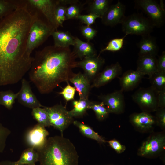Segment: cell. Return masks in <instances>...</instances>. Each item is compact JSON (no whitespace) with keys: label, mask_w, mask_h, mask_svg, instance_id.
Here are the masks:
<instances>
[{"label":"cell","mask_w":165,"mask_h":165,"mask_svg":"<svg viewBox=\"0 0 165 165\" xmlns=\"http://www.w3.org/2000/svg\"><path fill=\"white\" fill-rule=\"evenodd\" d=\"M35 12L26 1L0 20V86L18 83L30 69L27 42Z\"/></svg>","instance_id":"obj_1"},{"label":"cell","mask_w":165,"mask_h":165,"mask_svg":"<svg viewBox=\"0 0 165 165\" xmlns=\"http://www.w3.org/2000/svg\"><path fill=\"white\" fill-rule=\"evenodd\" d=\"M76 58L69 47L47 46L36 52L28 71L30 80L40 94H49L69 82L76 67Z\"/></svg>","instance_id":"obj_2"},{"label":"cell","mask_w":165,"mask_h":165,"mask_svg":"<svg viewBox=\"0 0 165 165\" xmlns=\"http://www.w3.org/2000/svg\"><path fill=\"white\" fill-rule=\"evenodd\" d=\"M39 165H78L79 156L74 144L63 135L47 138L44 146L36 150Z\"/></svg>","instance_id":"obj_3"},{"label":"cell","mask_w":165,"mask_h":165,"mask_svg":"<svg viewBox=\"0 0 165 165\" xmlns=\"http://www.w3.org/2000/svg\"><path fill=\"white\" fill-rule=\"evenodd\" d=\"M34 9L35 12V16L30 29L27 42V50L30 54L56 30L41 13Z\"/></svg>","instance_id":"obj_4"},{"label":"cell","mask_w":165,"mask_h":165,"mask_svg":"<svg viewBox=\"0 0 165 165\" xmlns=\"http://www.w3.org/2000/svg\"><path fill=\"white\" fill-rule=\"evenodd\" d=\"M121 24L122 31L126 36L129 34L142 36L149 35L154 27L148 18L137 13L125 16Z\"/></svg>","instance_id":"obj_5"},{"label":"cell","mask_w":165,"mask_h":165,"mask_svg":"<svg viewBox=\"0 0 165 165\" xmlns=\"http://www.w3.org/2000/svg\"><path fill=\"white\" fill-rule=\"evenodd\" d=\"M46 111L50 126L59 130L63 135L64 131L74 121L73 118L66 107L61 104H57L51 107L43 106Z\"/></svg>","instance_id":"obj_6"},{"label":"cell","mask_w":165,"mask_h":165,"mask_svg":"<svg viewBox=\"0 0 165 165\" xmlns=\"http://www.w3.org/2000/svg\"><path fill=\"white\" fill-rule=\"evenodd\" d=\"M165 136L163 133L151 134L142 143L139 148L138 154L146 158H154L159 156L164 150Z\"/></svg>","instance_id":"obj_7"},{"label":"cell","mask_w":165,"mask_h":165,"mask_svg":"<svg viewBox=\"0 0 165 165\" xmlns=\"http://www.w3.org/2000/svg\"><path fill=\"white\" fill-rule=\"evenodd\" d=\"M158 93L151 86L140 88L134 93L132 97L143 112L150 113L156 112L159 108Z\"/></svg>","instance_id":"obj_8"},{"label":"cell","mask_w":165,"mask_h":165,"mask_svg":"<svg viewBox=\"0 0 165 165\" xmlns=\"http://www.w3.org/2000/svg\"><path fill=\"white\" fill-rule=\"evenodd\" d=\"M137 6L148 16V18L154 26L160 27L163 25L165 20V11L163 3L159 4L153 0H136Z\"/></svg>","instance_id":"obj_9"},{"label":"cell","mask_w":165,"mask_h":165,"mask_svg":"<svg viewBox=\"0 0 165 165\" xmlns=\"http://www.w3.org/2000/svg\"><path fill=\"white\" fill-rule=\"evenodd\" d=\"M123 91L120 90L98 96L105 105L109 113L117 114L123 113L125 108V101Z\"/></svg>","instance_id":"obj_10"},{"label":"cell","mask_w":165,"mask_h":165,"mask_svg":"<svg viewBox=\"0 0 165 165\" xmlns=\"http://www.w3.org/2000/svg\"><path fill=\"white\" fill-rule=\"evenodd\" d=\"M105 63V60L98 55L86 57L77 62L76 67L81 68L84 73L91 81L99 73Z\"/></svg>","instance_id":"obj_11"},{"label":"cell","mask_w":165,"mask_h":165,"mask_svg":"<svg viewBox=\"0 0 165 165\" xmlns=\"http://www.w3.org/2000/svg\"><path fill=\"white\" fill-rule=\"evenodd\" d=\"M29 5L41 13L56 30L57 28L55 20V11L57 0H27Z\"/></svg>","instance_id":"obj_12"},{"label":"cell","mask_w":165,"mask_h":165,"mask_svg":"<svg viewBox=\"0 0 165 165\" xmlns=\"http://www.w3.org/2000/svg\"><path fill=\"white\" fill-rule=\"evenodd\" d=\"M20 89L18 92L17 99L23 106L32 109L37 107H43L32 91L29 82L25 78L21 80Z\"/></svg>","instance_id":"obj_13"},{"label":"cell","mask_w":165,"mask_h":165,"mask_svg":"<svg viewBox=\"0 0 165 165\" xmlns=\"http://www.w3.org/2000/svg\"><path fill=\"white\" fill-rule=\"evenodd\" d=\"M49 135V132L45 127L37 123L26 133V142L29 147L37 150L44 146Z\"/></svg>","instance_id":"obj_14"},{"label":"cell","mask_w":165,"mask_h":165,"mask_svg":"<svg viewBox=\"0 0 165 165\" xmlns=\"http://www.w3.org/2000/svg\"><path fill=\"white\" fill-rule=\"evenodd\" d=\"M129 119L135 129L142 133L152 132L156 124L155 116L146 112L133 113L130 116Z\"/></svg>","instance_id":"obj_15"},{"label":"cell","mask_w":165,"mask_h":165,"mask_svg":"<svg viewBox=\"0 0 165 165\" xmlns=\"http://www.w3.org/2000/svg\"><path fill=\"white\" fill-rule=\"evenodd\" d=\"M125 6L118 1L115 4L110 5L101 17L102 22L105 25L113 26L121 24L125 17Z\"/></svg>","instance_id":"obj_16"},{"label":"cell","mask_w":165,"mask_h":165,"mask_svg":"<svg viewBox=\"0 0 165 165\" xmlns=\"http://www.w3.org/2000/svg\"><path fill=\"white\" fill-rule=\"evenodd\" d=\"M122 72V67L118 62L106 66L93 80L91 88H98L105 85L118 77Z\"/></svg>","instance_id":"obj_17"},{"label":"cell","mask_w":165,"mask_h":165,"mask_svg":"<svg viewBox=\"0 0 165 165\" xmlns=\"http://www.w3.org/2000/svg\"><path fill=\"white\" fill-rule=\"evenodd\" d=\"M69 81L74 86L79 99H88L91 88V81L84 73H74Z\"/></svg>","instance_id":"obj_18"},{"label":"cell","mask_w":165,"mask_h":165,"mask_svg":"<svg viewBox=\"0 0 165 165\" xmlns=\"http://www.w3.org/2000/svg\"><path fill=\"white\" fill-rule=\"evenodd\" d=\"M144 76L136 70L127 71L119 78L120 90L123 91L133 90L139 85Z\"/></svg>","instance_id":"obj_19"},{"label":"cell","mask_w":165,"mask_h":165,"mask_svg":"<svg viewBox=\"0 0 165 165\" xmlns=\"http://www.w3.org/2000/svg\"><path fill=\"white\" fill-rule=\"evenodd\" d=\"M157 62L156 56H139L136 70L144 75H147L149 77L157 72Z\"/></svg>","instance_id":"obj_20"},{"label":"cell","mask_w":165,"mask_h":165,"mask_svg":"<svg viewBox=\"0 0 165 165\" xmlns=\"http://www.w3.org/2000/svg\"><path fill=\"white\" fill-rule=\"evenodd\" d=\"M138 44L139 49V56L149 55L156 56L159 48L156 38L150 34L142 36Z\"/></svg>","instance_id":"obj_21"},{"label":"cell","mask_w":165,"mask_h":165,"mask_svg":"<svg viewBox=\"0 0 165 165\" xmlns=\"http://www.w3.org/2000/svg\"><path fill=\"white\" fill-rule=\"evenodd\" d=\"M73 52L76 57L81 60L86 57L97 55L96 51L92 44L84 42L78 37H75Z\"/></svg>","instance_id":"obj_22"},{"label":"cell","mask_w":165,"mask_h":165,"mask_svg":"<svg viewBox=\"0 0 165 165\" xmlns=\"http://www.w3.org/2000/svg\"><path fill=\"white\" fill-rule=\"evenodd\" d=\"M54 46L58 47H67L74 46L75 37L68 31L55 30L52 33Z\"/></svg>","instance_id":"obj_23"},{"label":"cell","mask_w":165,"mask_h":165,"mask_svg":"<svg viewBox=\"0 0 165 165\" xmlns=\"http://www.w3.org/2000/svg\"><path fill=\"white\" fill-rule=\"evenodd\" d=\"M38 158L37 151L32 148L29 147L23 151L19 159L14 161V163L15 165H36Z\"/></svg>","instance_id":"obj_24"},{"label":"cell","mask_w":165,"mask_h":165,"mask_svg":"<svg viewBox=\"0 0 165 165\" xmlns=\"http://www.w3.org/2000/svg\"><path fill=\"white\" fill-rule=\"evenodd\" d=\"M73 123L79 129L80 132L86 137L97 141L100 143L106 141L103 137L95 132L90 126L77 120H74Z\"/></svg>","instance_id":"obj_25"},{"label":"cell","mask_w":165,"mask_h":165,"mask_svg":"<svg viewBox=\"0 0 165 165\" xmlns=\"http://www.w3.org/2000/svg\"><path fill=\"white\" fill-rule=\"evenodd\" d=\"M90 101L88 99H79L78 100H73V108L69 111L70 114L73 118L82 117L89 109Z\"/></svg>","instance_id":"obj_26"},{"label":"cell","mask_w":165,"mask_h":165,"mask_svg":"<svg viewBox=\"0 0 165 165\" xmlns=\"http://www.w3.org/2000/svg\"><path fill=\"white\" fill-rule=\"evenodd\" d=\"M24 0H0V20L21 5Z\"/></svg>","instance_id":"obj_27"},{"label":"cell","mask_w":165,"mask_h":165,"mask_svg":"<svg viewBox=\"0 0 165 165\" xmlns=\"http://www.w3.org/2000/svg\"><path fill=\"white\" fill-rule=\"evenodd\" d=\"M112 1L110 0L92 1L89 7L90 13L96 15L101 18L110 6Z\"/></svg>","instance_id":"obj_28"},{"label":"cell","mask_w":165,"mask_h":165,"mask_svg":"<svg viewBox=\"0 0 165 165\" xmlns=\"http://www.w3.org/2000/svg\"><path fill=\"white\" fill-rule=\"evenodd\" d=\"M89 109H92L94 111L97 119L99 121H102L105 119L110 113L105 105L101 101H90Z\"/></svg>","instance_id":"obj_29"},{"label":"cell","mask_w":165,"mask_h":165,"mask_svg":"<svg viewBox=\"0 0 165 165\" xmlns=\"http://www.w3.org/2000/svg\"><path fill=\"white\" fill-rule=\"evenodd\" d=\"M18 94V92L15 93L10 90L0 91V105L4 106L8 110H11Z\"/></svg>","instance_id":"obj_30"},{"label":"cell","mask_w":165,"mask_h":165,"mask_svg":"<svg viewBox=\"0 0 165 165\" xmlns=\"http://www.w3.org/2000/svg\"><path fill=\"white\" fill-rule=\"evenodd\" d=\"M151 87L158 93L165 90V73L157 72L149 77Z\"/></svg>","instance_id":"obj_31"},{"label":"cell","mask_w":165,"mask_h":165,"mask_svg":"<svg viewBox=\"0 0 165 165\" xmlns=\"http://www.w3.org/2000/svg\"><path fill=\"white\" fill-rule=\"evenodd\" d=\"M32 110L31 115L37 123L45 127L50 126L47 113L44 108L37 107Z\"/></svg>","instance_id":"obj_32"},{"label":"cell","mask_w":165,"mask_h":165,"mask_svg":"<svg viewBox=\"0 0 165 165\" xmlns=\"http://www.w3.org/2000/svg\"><path fill=\"white\" fill-rule=\"evenodd\" d=\"M67 7L61 3L59 0H57V3L55 11V20L58 28L63 26L64 21L66 20L65 13Z\"/></svg>","instance_id":"obj_33"},{"label":"cell","mask_w":165,"mask_h":165,"mask_svg":"<svg viewBox=\"0 0 165 165\" xmlns=\"http://www.w3.org/2000/svg\"><path fill=\"white\" fill-rule=\"evenodd\" d=\"M126 37L124 36L122 38H116L112 39L107 46L101 50L99 54L105 51L116 52L119 50L123 47L124 39Z\"/></svg>","instance_id":"obj_34"},{"label":"cell","mask_w":165,"mask_h":165,"mask_svg":"<svg viewBox=\"0 0 165 165\" xmlns=\"http://www.w3.org/2000/svg\"><path fill=\"white\" fill-rule=\"evenodd\" d=\"M77 2L71 4L67 7L65 13L66 20L77 18L80 15L81 11L80 6L78 4Z\"/></svg>","instance_id":"obj_35"},{"label":"cell","mask_w":165,"mask_h":165,"mask_svg":"<svg viewBox=\"0 0 165 165\" xmlns=\"http://www.w3.org/2000/svg\"><path fill=\"white\" fill-rule=\"evenodd\" d=\"M11 131L0 123V153H2L6 147L7 139Z\"/></svg>","instance_id":"obj_36"},{"label":"cell","mask_w":165,"mask_h":165,"mask_svg":"<svg viewBox=\"0 0 165 165\" xmlns=\"http://www.w3.org/2000/svg\"><path fill=\"white\" fill-rule=\"evenodd\" d=\"M67 85L61 92H59V94L62 95L66 102H67L69 101L74 100L76 90L74 87L70 84L69 82H67Z\"/></svg>","instance_id":"obj_37"},{"label":"cell","mask_w":165,"mask_h":165,"mask_svg":"<svg viewBox=\"0 0 165 165\" xmlns=\"http://www.w3.org/2000/svg\"><path fill=\"white\" fill-rule=\"evenodd\" d=\"M154 116L156 124L162 129L164 130L165 128V108H159L156 111Z\"/></svg>","instance_id":"obj_38"},{"label":"cell","mask_w":165,"mask_h":165,"mask_svg":"<svg viewBox=\"0 0 165 165\" xmlns=\"http://www.w3.org/2000/svg\"><path fill=\"white\" fill-rule=\"evenodd\" d=\"M82 35L89 41L96 35L97 31L90 26H82L80 28Z\"/></svg>","instance_id":"obj_39"},{"label":"cell","mask_w":165,"mask_h":165,"mask_svg":"<svg viewBox=\"0 0 165 165\" xmlns=\"http://www.w3.org/2000/svg\"><path fill=\"white\" fill-rule=\"evenodd\" d=\"M97 18H101V17L98 16L91 13L87 15H79L77 18L82 23L88 26H90L93 24Z\"/></svg>","instance_id":"obj_40"},{"label":"cell","mask_w":165,"mask_h":165,"mask_svg":"<svg viewBox=\"0 0 165 165\" xmlns=\"http://www.w3.org/2000/svg\"><path fill=\"white\" fill-rule=\"evenodd\" d=\"M107 142L110 146L118 153H123L126 149L125 146L122 145L118 141L115 139H112Z\"/></svg>","instance_id":"obj_41"},{"label":"cell","mask_w":165,"mask_h":165,"mask_svg":"<svg viewBox=\"0 0 165 165\" xmlns=\"http://www.w3.org/2000/svg\"><path fill=\"white\" fill-rule=\"evenodd\" d=\"M157 72L165 73V52L163 51L162 54L157 59Z\"/></svg>","instance_id":"obj_42"},{"label":"cell","mask_w":165,"mask_h":165,"mask_svg":"<svg viewBox=\"0 0 165 165\" xmlns=\"http://www.w3.org/2000/svg\"><path fill=\"white\" fill-rule=\"evenodd\" d=\"M158 100L159 108H165V90L158 93Z\"/></svg>","instance_id":"obj_43"},{"label":"cell","mask_w":165,"mask_h":165,"mask_svg":"<svg viewBox=\"0 0 165 165\" xmlns=\"http://www.w3.org/2000/svg\"><path fill=\"white\" fill-rule=\"evenodd\" d=\"M0 165H15V164L14 161L5 160L0 161Z\"/></svg>","instance_id":"obj_44"}]
</instances>
